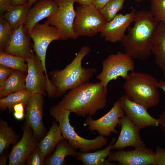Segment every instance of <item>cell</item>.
<instances>
[{
    "label": "cell",
    "instance_id": "cell-1",
    "mask_svg": "<svg viewBox=\"0 0 165 165\" xmlns=\"http://www.w3.org/2000/svg\"><path fill=\"white\" fill-rule=\"evenodd\" d=\"M132 27L121 41L124 53L132 59L144 61L152 53V40L158 22L150 11H136Z\"/></svg>",
    "mask_w": 165,
    "mask_h": 165
},
{
    "label": "cell",
    "instance_id": "cell-21",
    "mask_svg": "<svg viewBox=\"0 0 165 165\" xmlns=\"http://www.w3.org/2000/svg\"><path fill=\"white\" fill-rule=\"evenodd\" d=\"M116 140L115 138H112L108 146L102 149L93 152H78L76 158L85 165H115L106 158L111 152Z\"/></svg>",
    "mask_w": 165,
    "mask_h": 165
},
{
    "label": "cell",
    "instance_id": "cell-7",
    "mask_svg": "<svg viewBox=\"0 0 165 165\" xmlns=\"http://www.w3.org/2000/svg\"><path fill=\"white\" fill-rule=\"evenodd\" d=\"M135 65L133 59L124 53L119 52L109 55L102 62L101 73L96 76L107 90L108 83L120 77L126 79L129 71H133Z\"/></svg>",
    "mask_w": 165,
    "mask_h": 165
},
{
    "label": "cell",
    "instance_id": "cell-46",
    "mask_svg": "<svg viewBox=\"0 0 165 165\" xmlns=\"http://www.w3.org/2000/svg\"><path fill=\"white\" fill-rule=\"evenodd\" d=\"M164 75V78L165 79V75Z\"/></svg>",
    "mask_w": 165,
    "mask_h": 165
},
{
    "label": "cell",
    "instance_id": "cell-40",
    "mask_svg": "<svg viewBox=\"0 0 165 165\" xmlns=\"http://www.w3.org/2000/svg\"><path fill=\"white\" fill-rule=\"evenodd\" d=\"M5 151L0 155H1L0 158V165H5L6 164L8 156L7 153Z\"/></svg>",
    "mask_w": 165,
    "mask_h": 165
},
{
    "label": "cell",
    "instance_id": "cell-5",
    "mask_svg": "<svg viewBox=\"0 0 165 165\" xmlns=\"http://www.w3.org/2000/svg\"><path fill=\"white\" fill-rule=\"evenodd\" d=\"M71 112L58 105H54L50 110V115L59 123L62 136L67 140L76 149L82 152H89L100 149L105 145L108 140L105 136L100 135L89 139L80 136L71 125L69 118Z\"/></svg>",
    "mask_w": 165,
    "mask_h": 165
},
{
    "label": "cell",
    "instance_id": "cell-9",
    "mask_svg": "<svg viewBox=\"0 0 165 165\" xmlns=\"http://www.w3.org/2000/svg\"><path fill=\"white\" fill-rule=\"evenodd\" d=\"M28 34L33 40V50L40 60L47 80L49 81L46 65V51L52 41L60 40L58 30L46 21L43 24H36Z\"/></svg>",
    "mask_w": 165,
    "mask_h": 165
},
{
    "label": "cell",
    "instance_id": "cell-20",
    "mask_svg": "<svg viewBox=\"0 0 165 165\" xmlns=\"http://www.w3.org/2000/svg\"><path fill=\"white\" fill-rule=\"evenodd\" d=\"M152 52L157 65L165 75V23L159 22L153 37Z\"/></svg>",
    "mask_w": 165,
    "mask_h": 165
},
{
    "label": "cell",
    "instance_id": "cell-32",
    "mask_svg": "<svg viewBox=\"0 0 165 165\" xmlns=\"http://www.w3.org/2000/svg\"><path fill=\"white\" fill-rule=\"evenodd\" d=\"M45 157L37 146L28 158L25 163L28 165H42L45 163Z\"/></svg>",
    "mask_w": 165,
    "mask_h": 165
},
{
    "label": "cell",
    "instance_id": "cell-37",
    "mask_svg": "<svg viewBox=\"0 0 165 165\" xmlns=\"http://www.w3.org/2000/svg\"><path fill=\"white\" fill-rule=\"evenodd\" d=\"M158 119L160 128L165 134V111L161 113Z\"/></svg>",
    "mask_w": 165,
    "mask_h": 165
},
{
    "label": "cell",
    "instance_id": "cell-17",
    "mask_svg": "<svg viewBox=\"0 0 165 165\" xmlns=\"http://www.w3.org/2000/svg\"><path fill=\"white\" fill-rule=\"evenodd\" d=\"M136 11L134 9L124 15L117 14L112 20L107 22L100 33L101 37L111 42L120 41L126 30L133 22Z\"/></svg>",
    "mask_w": 165,
    "mask_h": 165
},
{
    "label": "cell",
    "instance_id": "cell-45",
    "mask_svg": "<svg viewBox=\"0 0 165 165\" xmlns=\"http://www.w3.org/2000/svg\"><path fill=\"white\" fill-rule=\"evenodd\" d=\"M137 2H140L142 0H134Z\"/></svg>",
    "mask_w": 165,
    "mask_h": 165
},
{
    "label": "cell",
    "instance_id": "cell-35",
    "mask_svg": "<svg viewBox=\"0 0 165 165\" xmlns=\"http://www.w3.org/2000/svg\"><path fill=\"white\" fill-rule=\"evenodd\" d=\"M11 0H0V11L1 14L3 15L12 7Z\"/></svg>",
    "mask_w": 165,
    "mask_h": 165
},
{
    "label": "cell",
    "instance_id": "cell-3",
    "mask_svg": "<svg viewBox=\"0 0 165 165\" xmlns=\"http://www.w3.org/2000/svg\"><path fill=\"white\" fill-rule=\"evenodd\" d=\"M90 51L89 46H82L73 61L64 68L53 70L49 73L53 97L61 96L67 90L88 82L96 73L95 68H83L82 65L83 59Z\"/></svg>",
    "mask_w": 165,
    "mask_h": 165
},
{
    "label": "cell",
    "instance_id": "cell-33",
    "mask_svg": "<svg viewBox=\"0 0 165 165\" xmlns=\"http://www.w3.org/2000/svg\"><path fill=\"white\" fill-rule=\"evenodd\" d=\"M152 165H165V148L156 147Z\"/></svg>",
    "mask_w": 165,
    "mask_h": 165
},
{
    "label": "cell",
    "instance_id": "cell-44",
    "mask_svg": "<svg viewBox=\"0 0 165 165\" xmlns=\"http://www.w3.org/2000/svg\"><path fill=\"white\" fill-rule=\"evenodd\" d=\"M38 0H28L27 3L28 6L31 8L32 5L35 2Z\"/></svg>",
    "mask_w": 165,
    "mask_h": 165
},
{
    "label": "cell",
    "instance_id": "cell-24",
    "mask_svg": "<svg viewBox=\"0 0 165 165\" xmlns=\"http://www.w3.org/2000/svg\"><path fill=\"white\" fill-rule=\"evenodd\" d=\"M64 138L57 121H55L47 134L38 142V147L46 157L52 152L58 143Z\"/></svg>",
    "mask_w": 165,
    "mask_h": 165
},
{
    "label": "cell",
    "instance_id": "cell-30",
    "mask_svg": "<svg viewBox=\"0 0 165 165\" xmlns=\"http://www.w3.org/2000/svg\"><path fill=\"white\" fill-rule=\"evenodd\" d=\"M150 11L158 23H165V0H151Z\"/></svg>",
    "mask_w": 165,
    "mask_h": 165
},
{
    "label": "cell",
    "instance_id": "cell-34",
    "mask_svg": "<svg viewBox=\"0 0 165 165\" xmlns=\"http://www.w3.org/2000/svg\"><path fill=\"white\" fill-rule=\"evenodd\" d=\"M14 70L0 64V86L3 84Z\"/></svg>",
    "mask_w": 165,
    "mask_h": 165
},
{
    "label": "cell",
    "instance_id": "cell-14",
    "mask_svg": "<svg viewBox=\"0 0 165 165\" xmlns=\"http://www.w3.org/2000/svg\"><path fill=\"white\" fill-rule=\"evenodd\" d=\"M155 154V152L145 146L131 150L111 152L108 160L121 165H152Z\"/></svg>",
    "mask_w": 165,
    "mask_h": 165
},
{
    "label": "cell",
    "instance_id": "cell-13",
    "mask_svg": "<svg viewBox=\"0 0 165 165\" xmlns=\"http://www.w3.org/2000/svg\"><path fill=\"white\" fill-rule=\"evenodd\" d=\"M43 96L39 94H33L25 107V123L32 129L35 136L38 140L44 136L46 132L42 121Z\"/></svg>",
    "mask_w": 165,
    "mask_h": 165
},
{
    "label": "cell",
    "instance_id": "cell-28",
    "mask_svg": "<svg viewBox=\"0 0 165 165\" xmlns=\"http://www.w3.org/2000/svg\"><path fill=\"white\" fill-rule=\"evenodd\" d=\"M0 64L14 70L27 72L28 65L25 59L3 51L0 52Z\"/></svg>",
    "mask_w": 165,
    "mask_h": 165
},
{
    "label": "cell",
    "instance_id": "cell-16",
    "mask_svg": "<svg viewBox=\"0 0 165 165\" xmlns=\"http://www.w3.org/2000/svg\"><path fill=\"white\" fill-rule=\"evenodd\" d=\"M121 129L113 149H123L132 147L137 148L145 146L140 135V129L125 114L120 119Z\"/></svg>",
    "mask_w": 165,
    "mask_h": 165
},
{
    "label": "cell",
    "instance_id": "cell-41",
    "mask_svg": "<svg viewBox=\"0 0 165 165\" xmlns=\"http://www.w3.org/2000/svg\"><path fill=\"white\" fill-rule=\"evenodd\" d=\"M13 115L14 117L16 120H22L25 116L24 112H13Z\"/></svg>",
    "mask_w": 165,
    "mask_h": 165
},
{
    "label": "cell",
    "instance_id": "cell-19",
    "mask_svg": "<svg viewBox=\"0 0 165 165\" xmlns=\"http://www.w3.org/2000/svg\"><path fill=\"white\" fill-rule=\"evenodd\" d=\"M58 6L55 0H40L28 13L24 24V29L28 32L42 19L49 18L57 11Z\"/></svg>",
    "mask_w": 165,
    "mask_h": 165
},
{
    "label": "cell",
    "instance_id": "cell-15",
    "mask_svg": "<svg viewBox=\"0 0 165 165\" xmlns=\"http://www.w3.org/2000/svg\"><path fill=\"white\" fill-rule=\"evenodd\" d=\"M119 100L125 114L140 129L159 125L158 119L152 116L144 106L131 100L126 95L122 96Z\"/></svg>",
    "mask_w": 165,
    "mask_h": 165
},
{
    "label": "cell",
    "instance_id": "cell-29",
    "mask_svg": "<svg viewBox=\"0 0 165 165\" xmlns=\"http://www.w3.org/2000/svg\"><path fill=\"white\" fill-rule=\"evenodd\" d=\"M125 0H111L100 10L107 22H109L117 14L123 6Z\"/></svg>",
    "mask_w": 165,
    "mask_h": 165
},
{
    "label": "cell",
    "instance_id": "cell-38",
    "mask_svg": "<svg viewBox=\"0 0 165 165\" xmlns=\"http://www.w3.org/2000/svg\"><path fill=\"white\" fill-rule=\"evenodd\" d=\"M25 106L22 103H20L15 105L13 108V111L16 112H24Z\"/></svg>",
    "mask_w": 165,
    "mask_h": 165
},
{
    "label": "cell",
    "instance_id": "cell-2",
    "mask_svg": "<svg viewBox=\"0 0 165 165\" xmlns=\"http://www.w3.org/2000/svg\"><path fill=\"white\" fill-rule=\"evenodd\" d=\"M107 90L99 82H87L72 89L57 105L79 116H93L107 103Z\"/></svg>",
    "mask_w": 165,
    "mask_h": 165
},
{
    "label": "cell",
    "instance_id": "cell-23",
    "mask_svg": "<svg viewBox=\"0 0 165 165\" xmlns=\"http://www.w3.org/2000/svg\"><path fill=\"white\" fill-rule=\"evenodd\" d=\"M53 153L46 160V165H63L65 163V158L70 156L76 158V149L66 139L64 138L57 144Z\"/></svg>",
    "mask_w": 165,
    "mask_h": 165
},
{
    "label": "cell",
    "instance_id": "cell-4",
    "mask_svg": "<svg viewBox=\"0 0 165 165\" xmlns=\"http://www.w3.org/2000/svg\"><path fill=\"white\" fill-rule=\"evenodd\" d=\"M158 82L148 74L132 71L125 79L123 88L130 100L148 109L156 106L159 102Z\"/></svg>",
    "mask_w": 165,
    "mask_h": 165
},
{
    "label": "cell",
    "instance_id": "cell-10",
    "mask_svg": "<svg viewBox=\"0 0 165 165\" xmlns=\"http://www.w3.org/2000/svg\"><path fill=\"white\" fill-rule=\"evenodd\" d=\"M125 115L121 107L119 99L115 102L110 110L102 117L94 119L88 116L84 124L91 131L96 130L100 135L110 136L112 133H118L116 127L120 125V119Z\"/></svg>",
    "mask_w": 165,
    "mask_h": 165
},
{
    "label": "cell",
    "instance_id": "cell-26",
    "mask_svg": "<svg viewBox=\"0 0 165 165\" xmlns=\"http://www.w3.org/2000/svg\"><path fill=\"white\" fill-rule=\"evenodd\" d=\"M32 94L26 89L11 94L6 97L0 99V109L4 110L7 108L9 111H12L14 106L20 103H23L25 107Z\"/></svg>",
    "mask_w": 165,
    "mask_h": 165
},
{
    "label": "cell",
    "instance_id": "cell-11",
    "mask_svg": "<svg viewBox=\"0 0 165 165\" xmlns=\"http://www.w3.org/2000/svg\"><path fill=\"white\" fill-rule=\"evenodd\" d=\"M20 139L14 145L8 155L9 165H22L25 163L38 143L32 129L25 123L22 127Z\"/></svg>",
    "mask_w": 165,
    "mask_h": 165
},
{
    "label": "cell",
    "instance_id": "cell-27",
    "mask_svg": "<svg viewBox=\"0 0 165 165\" xmlns=\"http://www.w3.org/2000/svg\"><path fill=\"white\" fill-rule=\"evenodd\" d=\"M19 138L6 121L0 120V154L6 151L11 144H16Z\"/></svg>",
    "mask_w": 165,
    "mask_h": 165
},
{
    "label": "cell",
    "instance_id": "cell-39",
    "mask_svg": "<svg viewBox=\"0 0 165 165\" xmlns=\"http://www.w3.org/2000/svg\"><path fill=\"white\" fill-rule=\"evenodd\" d=\"M81 5L91 6L92 5L95 0H75Z\"/></svg>",
    "mask_w": 165,
    "mask_h": 165
},
{
    "label": "cell",
    "instance_id": "cell-22",
    "mask_svg": "<svg viewBox=\"0 0 165 165\" xmlns=\"http://www.w3.org/2000/svg\"><path fill=\"white\" fill-rule=\"evenodd\" d=\"M27 72L14 70L3 84L0 86V98L25 89Z\"/></svg>",
    "mask_w": 165,
    "mask_h": 165
},
{
    "label": "cell",
    "instance_id": "cell-25",
    "mask_svg": "<svg viewBox=\"0 0 165 165\" xmlns=\"http://www.w3.org/2000/svg\"><path fill=\"white\" fill-rule=\"evenodd\" d=\"M30 8L27 3L12 6L3 16L13 29L23 24Z\"/></svg>",
    "mask_w": 165,
    "mask_h": 165
},
{
    "label": "cell",
    "instance_id": "cell-18",
    "mask_svg": "<svg viewBox=\"0 0 165 165\" xmlns=\"http://www.w3.org/2000/svg\"><path fill=\"white\" fill-rule=\"evenodd\" d=\"M30 38L23 24L12 29L3 52L26 60L34 52Z\"/></svg>",
    "mask_w": 165,
    "mask_h": 165
},
{
    "label": "cell",
    "instance_id": "cell-42",
    "mask_svg": "<svg viewBox=\"0 0 165 165\" xmlns=\"http://www.w3.org/2000/svg\"><path fill=\"white\" fill-rule=\"evenodd\" d=\"M28 0H11V4L12 6L25 4Z\"/></svg>",
    "mask_w": 165,
    "mask_h": 165
},
{
    "label": "cell",
    "instance_id": "cell-12",
    "mask_svg": "<svg viewBox=\"0 0 165 165\" xmlns=\"http://www.w3.org/2000/svg\"><path fill=\"white\" fill-rule=\"evenodd\" d=\"M28 71L26 79L25 89L32 94H47V81L39 59L34 52L26 60Z\"/></svg>",
    "mask_w": 165,
    "mask_h": 165
},
{
    "label": "cell",
    "instance_id": "cell-31",
    "mask_svg": "<svg viewBox=\"0 0 165 165\" xmlns=\"http://www.w3.org/2000/svg\"><path fill=\"white\" fill-rule=\"evenodd\" d=\"M12 31L10 24L1 15L0 17V50L3 51Z\"/></svg>",
    "mask_w": 165,
    "mask_h": 165
},
{
    "label": "cell",
    "instance_id": "cell-43",
    "mask_svg": "<svg viewBox=\"0 0 165 165\" xmlns=\"http://www.w3.org/2000/svg\"><path fill=\"white\" fill-rule=\"evenodd\" d=\"M158 87V88L162 89L165 93V80H160L159 81Z\"/></svg>",
    "mask_w": 165,
    "mask_h": 165
},
{
    "label": "cell",
    "instance_id": "cell-6",
    "mask_svg": "<svg viewBox=\"0 0 165 165\" xmlns=\"http://www.w3.org/2000/svg\"><path fill=\"white\" fill-rule=\"evenodd\" d=\"M75 11L73 28L78 37L95 36L101 32L107 22L100 10L92 5H81Z\"/></svg>",
    "mask_w": 165,
    "mask_h": 165
},
{
    "label": "cell",
    "instance_id": "cell-36",
    "mask_svg": "<svg viewBox=\"0 0 165 165\" xmlns=\"http://www.w3.org/2000/svg\"><path fill=\"white\" fill-rule=\"evenodd\" d=\"M111 0H95L92 6L100 10Z\"/></svg>",
    "mask_w": 165,
    "mask_h": 165
},
{
    "label": "cell",
    "instance_id": "cell-8",
    "mask_svg": "<svg viewBox=\"0 0 165 165\" xmlns=\"http://www.w3.org/2000/svg\"><path fill=\"white\" fill-rule=\"evenodd\" d=\"M58 6L56 12L48 18L49 24L57 29L60 40L78 37L74 32L73 24L76 16L75 0H55Z\"/></svg>",
    "mask_w": 165,
    "mask_h": 165
}]
</instances>
